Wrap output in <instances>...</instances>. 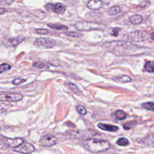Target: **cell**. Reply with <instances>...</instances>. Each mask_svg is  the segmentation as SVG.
Returning a JSON list of instances; mask_svg holds the SVG:
<instances>
[{
	"label": "cell",
	"instance_id": "obj_14",
	"mask_svg": "<svg viewBox=\"0 0 154 154\" xmlns=\"http://www.w3.org/2000/svg\"><path fill=\"white\" fill-rule=\"evenodd\" d=\"M64 85L69 90H70L72 92L75 93H79V90L78 88L77 87L76 85L75 84L71 83V82H66L64 84Z\"/></svg>",
	"mask_w": 154,
	"mask_h": 154
},
{
	"label": "cell",
	"instance_id": "obj_17",
	"mask_svg": "<svg viewBox=\"0 0 154 154\" xmlns=\"http://www.w3.org/2000/svg\"><path fill=\"white\" fill-rule=\"evenodd\" d=\"M115 116L117 119L124 120L126 117V114L122 110H117L115 112Z\"/></svg>",
	"mask_w": 154,
	"mask_h": 154
},
{
	"label": "cell",
	"instance_id": "obj_24",
	"mask_svg": "<svg viewBox=\"0 0 154 154\" xmlns=\"http://www.w3.org/2000/svg\"><path fill=\"white\" fill-rule=\"evenodd\" d=\"M26 81V79H22V78H16V79H14L13 81V84L14 85H19L21 83H23L24 82Z\"/></svg>",
	"mask_w": 154,
	"mask_h": 154
},
{
	"label": "cell",
	"instance_id": "obj_9",
	"mask_svg": "<svg viewBox=\"0 0 154 154\" xmlns=\"http://www.w3.org/2000/svg\"><path fill=\"white\" fill-rule=\"evenodd\" d=\"M149 36L147 32L138 31L131 33L129 35V38L134 41H143L147 39Z\"/></svg>",
	"mask_w": 154,
	"mask_h": 154
},
{
	"label": "cell",
	"instance_id": "obj_12",
	"mask_svg": "<svg viewBox=\"0 0 154 154\" xmlns=\"http://www.w3.org/2000/svg\"><path fill=\"white\" fill-rule=\"evenodd\" d=\"M112 80L120 83H125V82H129L131 81V78L127 76V75H121V76H117L116 77H113Z\"/></svg>",
	"mask_w": 154,
	"mask_h": 154
},
{
	"label": "cell",
	"instance_id": "obj_26",
	"mask_svg": "<svg viewBox=\"0 0 154 154\" xmlns=\"http://www.w3.org/2000/svg\"><path fill=\"white\" fill-rule=\"evenodd\" d=\"M65 35H68V36H71V37H79V34L78 33H77L76 32H74V31H69V32H66L64 33Z\"/></svg>",
	"mask_w": 154,
	"mask_h": 154
},
{
	"label": "cell",
	"instance_id": "obj_20",
	"mask_svg": "<svg viewBox=\"0 0 154 154\" xmlns=\"http://www.w3.org/2000/svg\"><path fill=\"white\" fill-rule=\"evenodd\" d=\"M117 144L120 146H126L129 144V141L125 138H120L117 141Z\"/></svg>",
	"mask_w": 154,
	"mask_h": 154
},
{
	"label": "cell",
	"instance_id": "obj_4",
	"mask_svg": "<svg viewBox=\"0 0 154 154\" xmlns=\"http://www.w3.org/2000/svg\"><path fill=\"white\" fill-rule=\"evenodd\" d=\"M34 150H35V148L34 146L27 142H23L19 146L14 149V151L19 153H22L23 154L31 153L33 152Z\"/></svg>",
	"mask_w": 154,
	"mask_h": 154
},
{
	"label": "cell",
	"instance_id": "obj_5",
	"mask_svg": "<svg viewBox=\"0 0 154 154\" xmlns=\"http://www.w3.org/2000/svg\"><path fill=\"white\" fill-rule=\"evenodd\" d=\"M57 138L52 135H46L40 140V144L45 147H51L57 143Z\"/></svg>",
	"mask_w": 154,
	"mask_h": 154
},
{
	"label": "cell",
	"instance_id": "obj_28",
	"mask_svg": "<svg viewBox=\"0 0 154 154\" xmlns=\"http://www.w3.org/2000/svg\"><path fill=\"white\" fill-rule=\"evenodd\" d=\"M7 10L5 8H0V14H2L5 11H7Z\"/></svg>",
	"mask_w": 154,
	"mask_h": 154
},
{
	"label": "cell",
	"instance_id": "obj_10",
	"mask_svg": "<svg viewBox=\"0 0 154 154\" xmlns=\"http://www.w3.org/2000/svg\"><path fill=\"white\" fill-rule=\"evenodd\" d=\"M103 5L101 0H90L87 3V7L92 10H97L100 9Z\"/></svg>",
	"mask_w": 154,
	"mask_h": 154
},
{
	"label": "cell",
	"instance_id": "obj_21",
	"mask_svg": "<svg viewBox=\"0 0 154 154\" xmlns=\"http://www.w3.org/2000/svg\"><path fill=\"white\" fill-rule=\"evenodd\" d=\"M11 68V66L6 63H3L0 65V73L4 72L8 70Z\"/></svg>",
	"mask_w": 154,
	"mask_h": 154
},
{
	"label": "cell",
	"instance_id": "obj_19",
	"mask_svg": "<svg viewBox=\"0 0 154 154\" xmlns=\"http://www.w3.org/2000/svg\"><path fill=\"white\" fill-rule=\"evenodd\" d=\"M48 26L52 29H54L64 30V29H67L68 28L67 26H66L65 25H59V24H48Z\"/></svg>",
	"mask_w": 154,
	"mask_h": 154
},
{
	"label": "cell",
	"instance_id": "obj_25",
	"mask_svg": "<svg viewBox=\"0 0 154 154\" xmlns=\"http://www.w3.org/2000/svg\"><path fill=\"white\" fill-rule=\"evenodd\" d=\"M35 32L38 34H47L49 33V31L46 29H37L35 31Z\"/></svg>",
	"mask_w": 154,
	"mask_h": 154
},
{
	"label": "cell",
	"instance_id": "obj_29",
	"mask_svg": "<svg viewBox=\"0 0 154 154\" xmlns=\"http://www.w3.org/2000/svg\"><path fill=\"white\" fill-rule=\"evenodd\" d=\"M0 129H1V128H0Z\"/></svg>",
	"mask_w": 154,
	"mask_h": 154
},
{
	"label": "cell",
	"instance_id": "obj_1",
	"mask_svg": "<svg viewBox=\"0 0 154 154\" xmlns=\"http://www.w3.org/2000/svg\"><path fill=\"white\" fill-rule=\"evenodd\" d=\"M84 147L91 152H104L110 147V144L106 140L96 138H89L84 142Z\"/></svg>",
	"mask_w": 154,
	"mask_h": 154
},
{
	"label": "cell",
	"instance_id": "obj_2",
	"mask_svg": "<svg viewBox=\"0 0 154 154\" xmlns=\"http://www.w3.org/2000/svg\"><path fill=\"white\" fill-rule=\"evenodd\" d=\"M34 43L39 48L49 49L55 45L56 42L51 38H38L34 41Z\"/></svg>",
	"mask_w": 154,
	"mask_h": 154
},
{
	"label": "cell",
	"instance_id": "obj_22",
	"mask_svg": "<svg viewBox=\"0 0 154 154\" xmlns=\"http://www.w3.org/2000/svg\"><path fill=\"white\" fill-rule=\"evenodd\" d=\"M76 109H77V111L82 115H85L87 113V110L82 106H81V105L78 106L76 108Z\"/></svg>",
	"mask_w": 154,
	"mask_h": 154
},
{
	"label": "cell",
	"instance_id": "obj_3",
	"mask_svg": "<svg viewBox=\"0 0 154 154\" xmlns=\"http://www.w3.org/2000/svg\"><path fill=\"white\" fill-rule=\"evenodd\" d=\"M75 28L80 31H88L99 28V23L91 22H79L75 24Z\"/></svg>",
	"mask_w": 154,
	"mask_h": 154
},
{
	"label": "cell",
	"instance_id": "obj_7",
	"mask_svg": "<svg viewBox=\"0 0 154 154\" xmlns=\"http://www.w3.org/2000/svg\"><path fill=\"white\" fill-rule=\"evenodd\" d=\"M1 140L2 143L6 146L10 147H14V148H16L19 146L21 144L23 143V140L20 138L11 139V138H8L5 137H2Z\"/></svg>",
	"mask_w": 154,
	"mask_h": 154
},
{
	"label": "cell",
	"instance_id": "obj_18",
	"mask_svg": "<svg viewBox=\"0 0 154 154\" xmlns=\"http://www.w3.org/2000/svg\"><path fill=\"white\" fill-rule=\"evenodd\" d=\"M120 11V7L116 5V6H113L111 7L109 10H108V14L109 15H116L117 13H119Z\"/></svg>",
	"mask_w": 154,
	"mask_h": 154
},
{
	"label": "cell",
	"instance_id": "obj_27",
	"mask_svg": "<svg viewBox=\"0 0 154 154\" xmlns=\"http://www.w3.org/2000/svg\"><path fill=\"white\" fill-rule=\"evenodd\" d=\"M134 122H127L126 124L123 125V128L125 129H129L130 128H131V127L132 126L134 123Z\"/></svg>",
	"mask_w": 154,
	"mask_h": 154
},
{
	"label": "cell",
	"instance_id": "obj_16",
	"mask_svg": "<svg viewBox=\"0 0 154 154\" xmlns=\"http://www.w3.org/2000/svg\"><path fill=\"white\" fill-rule=\"evenodd\" d=\"M141 106L146 109L154 111V103L152 102H147L143 103L141 104Z\"/></svg>",
	"mask_w": 154,
	"mask_h": 154
},
{
	"label": "cell",
	"instance_id": "obj_8",
	"mask_svg": "<svg viewBox=\"0 0 154 154\" xmlns=\"http://www.w3.org/2000/svg\"><path fill=\"white\" fill-rule=\"evenodd\" d=\"M46 8L48 10L52 11L58 14H63L66 10V7L61 3L56 4H48L46 5Z\"/></svg>",
	"mask_w": 154,
	"mask_h": 154
},
{
	"label": "cell",
	"instance_id": "obj_15",
	"mask_svg": "<svg viewBox=\"0 0 154 154\" xmlns=\"http://www.w3.org/2000/svg\"><path fill=\"white\" fill-rule=\"evenodd\" d=\"M144 68L147 72L154 73V63L152 61H147L145 63Z\"/></svg>",
	"mask_w": 154,
	"mask_h": 154
},
{
	"label": "cell",
	"instance_id": "obj_13",
	"mask_svg": "<svg viewBox=\"0 0 154 154\" xmlns=\"http://www.w3.org/2000/svg\"><path fill=\"white\" fill-rule=\"evenodd\" d=\"M143 20L142 16L140 14H134L129 17V21L134 25H138L141 23Z\"/></svg>",
	"mask_w": 154,
	"mask_h": 154
},
{
	"label": "cell",
	"instance_id": "obj_23",
	"mask_svg": "<svg viewBox=\"0 0 154 154\" xmlns=\"http://www.w3.org/2000/svg\"><path fill=\"white\" fill-rule=\"evenodd\" d=\"M33 67L38 69H43L46 67V64L41 62H36L33 64Z\"/></svg>",
	"mask_w": 154,
	"mask_h": 154
},
{
	"label": "cell",
	"instance_id": "obj_11",
	"mask_svg": "<svg viewBox=\"0 0 154 154\" xmlns=\"http://www.w3.org/2000/svg\"><path fill=\"white\" fill-rule=\"evenodd\" d=\"M97 126L103 130L109 131V132H116L119 130V128L117 126L109 125V124H105L102 123H99L97 125Z\"/></svg>",
	"mask_w": 154,
	"mask_h": 154
},
{
	"label": "cell",
	"instance_id": "obj_6",
	"mask_svg": "<svg viewBox=\"0 0 154 154\" xmlns=\"http://www.w3.org/2000/svg\"><path fill=\"white\" fill-rule=\"evenodd\" d=\"M23 96L20 94L14 93H3L0 94V101L17 102L20 100Z\"/></svg>",
	"mask_w": 154,
	"mask_h": 154
}]
</instances>
